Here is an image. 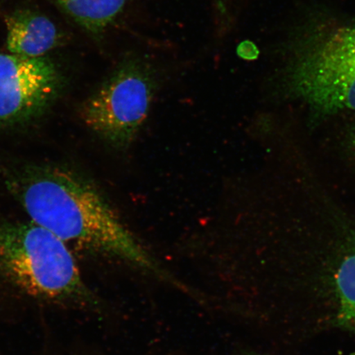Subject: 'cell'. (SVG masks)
Instances as JSON below:
<instances>
[{
	"instance_id": "3957f363",
	"label": "cell",
	"mask_w": 355,
	"mask_h": 355,
	"mask_svg": "<svg viewBox=\"0 0 355 355\" xmlns=\"http://www.w3.org/2000/svg\"><path fill=\"white\" fill-rule=\"evenodd\" d=\"M287 82L292 94L317 112L355 111V26L311 38L293 60Z\"/></svg>"
},
{
	"instance_id": "52a82bcc",
	"label": "cell",
	"mask_w": 355,
	"mask_h": 355,
	"mask_svg": "<svg viewBox=\"0 0 355 355\" xmlns=\"http://www.w3.org/2000/svg\"><path fill=\"white\" fill-rule=\"evenodd\" d=\"M67 15L92 32L98 33L121 12L125 0H55Z\"/></svg>"
},
{
	"instance_id": "9c48e42d",
	"label": "cell",
	"mask_w": 355,
	"mask_h": 355,
	"mask_svg": "<svg viewBox=\"0 0 355 355\" xmlns=\"http://www.w3.org/2000/svg\"><path fill=\"white\" fill-rule=\"evenodd\" d=\"M350 143H352V148L355 152V128L352 132V135H350Z\"/></svg>"
},
{
	"instance_id": "5b68a950",
	"label": "cell",
	"mask_w": 355,
	"mask_h": 355,
	"mask_svg": "<svg viewBox=\"0 0 355 355\" xmlns=\"http://www.w3.org/2000/svg\"><path fill=\"white\" fill-rule=\"evenodd\" d=\"M60 86L59 71L46 57L0 53V123L26 121L42 112Z\"/></svg>"
},
{
	"instance_id": "7a4b0ae2",
	"label": "cell",
	"mask_w": 355,
	"mask_h": 355,
	"mask_svg": "<svg viewBox=\"0 0 355 355\" xmlns=\"http://www.w3.org/2000/svg\"><path fill=\"white\" fill-rule=\"evenodd\" d=\"M0 274L39 298L64 300L85 291L69 246L33 221L0 225Z\"/></svg>"
},
{
	"instance_id": "8992f818",
	"label": "cell",
	"mask_w": 355,
	"mask_h": 355,
	"mask_svg": "<svg viewBox=\"0 0 355 355\" xmlns=\"http://www.w3.org/2000/svg\"><path fill=\"white\" fill-rule=\"evenodd\" d=\"M7 49L11 54L43 57L59 42V32L47 17L30 10L12 13L6 17Z\"/></svg>"
},
{
	"instance_id": "ba28073f",
	"label": "cell",
	"mask_w": 355,
	"mask_h": 355,
	"mask_svg": "<svg viewBox=\"0 0 355 355\" xmlns=\"http://www.w3.org/2000/svg\"><path fill=\"white\" fill-rule=\"evenodd\" d=\"M339 309L337 321L355 331V252L345 257L336 275Z\"/></svg>"
},
{
	"instance_id": "277c9868",
	"label": "cell",
	"mask_w": 355,
	"mask_h": 355,
	"mask_svg": "<svg viewBox=\"0 0 355 355\" xmlns=\"http://www.w3.org/2000/svg\"><path fill=\"white\" fill-rule=\"evenodd\" d=\"M155 87L152 67L128 58L86 102L83 119L114 148L127 149L148 116Z\"/></svg>"
},
{
	"instance_id": "30bf717a",
	"label": "cell",
	"mask_w": 355,
	"mask_h": 355,
	"mask_svg": "<svg viewBox=\"0 0 355 355\" xmlns=\"http://www.w3.org/2000/svg\"><path fill=\"white\" fill-rule=\"evenodd\" d=\"M241 355H261V354H252V353H247V354H243Z\"/></svg>"
},
{
	"instance_id": "6da1fadb",
	"label": "cell",
	"mask_w": 355,
	"mask_h": 355,
	"mask_svg": "<svg viewBox=\"0 0 355 355\" xmlns=\"http://www.w3.org/2000/svg\"><path fill=\"white\" fill-rule=\"evenodd\" d=\"M8 185L31 221L67 245L119 257L173 282L98 191L78 175L60 168H37L13 178Z\"/></svg>"
}]
</instances>
